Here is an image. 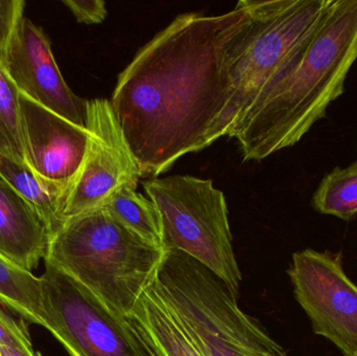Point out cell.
<instances>
[{"mask_svg": "<svg viewBox=\"0 0 357 356\" xmlns=\"http://www.w3.org/2000/svg\"><path fill=\"white\" fill-rule=\"evenodd\" d=\"M251 18V0L216 16L178 15L119 73L111 106L142 176L209 146Z\"/></svg>", "mask_w": 357, "mask_h": 356, "instance_id": "obj_1", "label": "cell"}, {"mask_svg": "<svg viewBox=\"0 0 357 356\" xmlns=\"http://www.w3.org/2000/svg\"><path fill=\"white\" fill-rule=\"evenodd\" d=\"M357 60V0H333L298 56L258 96L231 138L245 161L297 144L345 90Z\"/></svg>", "mask_w": 357, "mask_h": 356, "instance_id": "obj_2", "label": "cell"}, {"mask_svg": "<svg viewBox=\"0 0 357 356\" xmlns=\"http://www.w3.org/2000/svg\"><path fill=\"white\" fill-rule=\"evenodd\" d=\"M165 254L100 207L67 219L50 240L44 261L126 318L156 279Z\"/></svg>", "mask_w": 357, "mask_h": 356, "instance_id": "obj_3", "label": "cell"}, {"mask_svg": "<svg viewBox=\"0 0 357 356\" xmlns=\"http://www.w3.org/2000/svg\"><path fill=\"white\" fill-rule=\"evenodd\" d=\"M155 284L204 356H287L224 280L189 255L167 250Z\"/></svg>", "mask_w": 357, "mask_h": 356, "instance_id": "obj_4", "label": "cell"}, {"mask_svg": "<svg viewBox=\"0 0 357 356\" xmlns=\"http://www.w3.org/2000/svg\"><path fill=\"white\" fill-rule=\"evenodd\" d=\"M333 0H252L253 16L229 73V98L208 144L230 137L264 88L303 49Z\"/></svg>", "mask_w": 357, "mask_h": 356, "instance_id": "obj_5", "label": "cell"}, {"mask_svg": "<svg viewBox=\"0 0 357 356\" xmlns=\"http://www.w3.org/2000/svg\"><path fill=\"white\" fill-rule=\"evenodd\" d=\"M162 222L163 248L195 258L238 296L241 272L232 246L224 192L210 179L175 175L144 182Z\"/></svg>", "mask_w": 357, "mask_h": 356, "instance_id": "obj_6", "label": "cell"}, {"mask_svg": "<svg viewBox=\"0 0 357 356\" xmlns=\"http://www.w3.org/2000/svg\"><path fill=\"white\" fill-rule=\"evenodd\" d=\"M46 330L70 356H153L126 318L87 288L45 263L40 277Z\"/></svg>", "mask_w": 357, "mask_h": 356, "instance_id": "obj_7", "label": "cell"}, {"mask_svg": "<svg viewBox=\"0 0 357 356\" xmlns=\"http://www.w3.org/2000/svg\"><path fill=\"white\" fill-rule=\"evenodd\" d=\"M86 129L87 150L67 190L63 211L65 222L100 208L121 186H137L144 177L110 100H88Z\"/></svg>", "mask_w": 357, "mask_h": 356, "instance_id": "obj_8", "label": "cell"}, {"mask_svg": "<svg viewBox=\"0 0 357 356\" xmlns=\"http://www.w3.org/2000/svg\"><path fill=\"white\" fill-rule=\"evenodd\" d=\"M287 273L314 334L333 342L344 355H356L357 286L344 271L342 252L299 251Z\"/></svg>", "mask_w": 357, "mask_h": 356, "instance_id": "obj_9", "label": "cell"}, {"mask_svg": "<svg viewBox=\"0 0 357 356\" xmlns=\"http://www.w3.org/2000/svg\"><path fill=\"white\" fill-rule=\"evenodd\" d=\"M21 94L63 118L86 127L88 100L68 87L41 27L23 17L1 62Z\"/></svg>", "mask_w": 357, "mask_h": 356, "instance_id": "obj_10", "label": "cell"}, {"mask_svg": "<svg viewBox=\"0 0 357 356\" xmlns=\"http://www.w3.org/2000/svg\"><path fill=\"white\" fill-rule=\"evenodd\" d=\"M25 164L68 190L88 144V131L20 93Z\"/></svg>", "mask_w": 357, "mask_h": 356, "instance_id": "obj_11", "label": "cell"}, {"mask_svg": "<svg viewBox=\"0 0 357 356\" xmlns=\"http://www.w3.org/2000/svg\"><path fill=\"white\" fill-rule=\"evenodd\" d=\"M50 242L35 208L0 177V254L33 273L45 258Z\"/></svg>", "mask_w": 357, "mask_h": 356, "instance_id": "obj_12", "label": "cell"}, {"mask_svg": "<svg viewBox=\"0 0 357 356\" xmlns=\"http://www.w3.org/2000/svg\"><path fill=\"white\" fill-rule=\"evenodd\" d=\"M153 356H204L155 281L126 317Z\"/></svg>", "mask_w": 357, "mask_h": 356, "instance_id": "obj_13", "label": "cell"}, {"mask_svg": "<svg viewBox=\"0 0 357 356\" xmlns=\"http://www.w3.org/2000/svg\"><path fill=\"white\" fill-rule=\"evenodd\" d=\"M0 177L3 178L37 211L45 224L50 240L64 225L63 217L67 189L0 155Z\"/></svg>", "mask_w": 357, "mask_h": 356, "instance_id": "obj_14", "label": "cell"}, {"mask_svg": "<svg viewBox=\"0 0 357 356\" xmlns=\"http://www.w3.org/2000/svg\"><path fill=\"white\" fill-rule=\"evenodd\" d=\"M0 304L23 321L46 328L40 277L0 254Z\"/></svg>", "mask_w": 357, "mask_h": 356, "instance_id": "obj_15", "label": "cell"}, {"mask_svg": "<svg viewBox=\"0 0 357 356\" xmlns=\"http://www.w3.org/2000/svg\"><path fill=\"white\" fill-rule=\"evenodd\" d=\"M102 207L130 231L163 248L165 236L158 209L150 199L137 192V186H121Z\"/></svg>", "mask_w": 357, "mask_h": 356, "instance_id": "obj_16", "label": "cell"}, {"mask_svg": "<svg viewBox=\"0 0 357 356\" xmlns=\"http://www.w3.org/2000/svg\"><path fill=\"white\" fill-rule=\"evenodd\" d=\"M314 210L350 221L357 215V161L327 173L312 196Z\"/></svg>", "mask_w": 357, "mask_h": 356, "instance_id": "obj_17", "label": "cell"}, {"mask_svg": "<svg viewBox=\"0 0 357 356\" xmlns=\"http://www.w3.org/2000/svg\"><path fill=\"white\" fill-rule=\"evenodd\" d=\"M20 92L0 62V155L25 164Z\"/></svg>", "mask_w": 357, "mask_h": 356, "instance_id": "obj_18", "label": "cell"}, {"mask_svg": "<svg viewBox=\"0 0 357 356\" xmlns=\"http://www.w3.org/2000/svg\"><path fill=\"white\" fill-rule=\"evenodd\" d=\"M24 6L23 0H0V62L24 17Z\"/></svg>", "mask_w": 357, "mask_h": 356, "instance_id": "obj_19", "label": "cell"}, {"mask_svg": "<svg viewBox=\"0 0 357 356\" xmlns=\"http://www.w3.org/2000/svg\"><path fill=\"white\" fill-rule=\"evenodd\" d=\"M0 344L12 345L33 353L31 336L23 320H15L0 307Z\"/></svg>", "mask_w": 357, "mask_h": 356, "instance_id": "obj_20", "label": "cell"}, {"mask_svg": "<svg viewBox=\"0 0 357 356\" xmlns=\"http://www.w3.org/2000/svg\"><path fill=\"white\" fill-rule=\"evenodd\" d=\"M62 2L79 23L98 24L108 15L106 2L102 0H63Z\"/></svg>", "mask_w": 357, "mask_h": 356, "instance_id": "obj_21", "label": "cell"}, {"mask_svg": "<svg viewBox=\"0 0 357 356\" xmlns=\"http://www.w3.org/2000/svg\"><path fill=\"white\" fill-rule=\"evenodd\" d=\"M0 356H42L41 353L36 351L24 350L19 347L12 346V345L0 344Z\"/></svg>", "mask_w": 357, "mask_h": 356, "instance_id": "obj_22", "label": "cell"}, {"mask_svg": "<svg viewBox=\"0 0 357 356\" xmlns=\"http://www.w3.org/2000/svg\"><path fill=\"white\" fill-rule=\"evenodd\" d=\"M354 356H357V353H356V355H354Z\"/></svg>", "mask_w": 357, "mask_h": 356, "instance_id": "obj_23", "label": "cell"}]
</instances>
